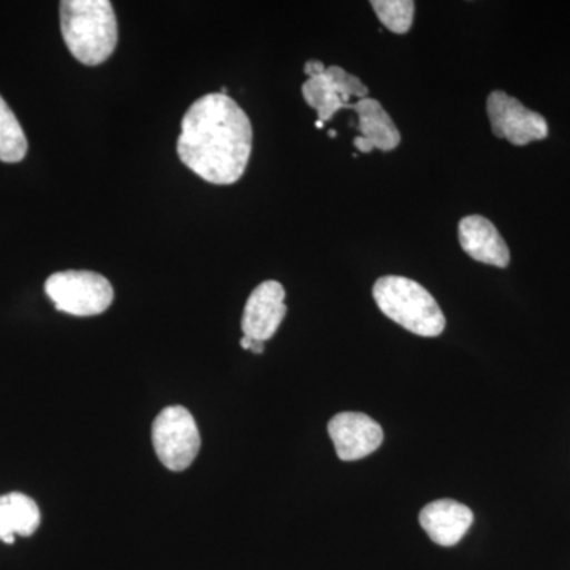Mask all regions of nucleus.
Segmentation results:
<instances>
[{
    "mask_svg": "<svg viewBox=\"0 0 570 570\" xmlns=\"http://www.w3.org/2000/svg\"><path fill=\"white\" fill-rule=\"evenodd\" d=\"M253 124L224 94H206L184 115L179 159L205 181L227 186L245 175L253 153Z\"/></svg>",
    "mask_w": 570,
    "mask_h": 570,
    "instance_id": "1",
    "label": "nucleus"
},
{
    "mask_svg": "<svg viewBox=\"0 0 570 570\" xmlns=\"http://www.w3.org/2000/svg\"><path fill=\"white\" fill-rule=\"evenodd\" d=\"M61 31L71 56L89 67L107 61L118 45V21L108 0H63Z\"/></svg>",
    "mask_w": 570,
    "mask_h": 570,
    "instance_id": "2",
    "label": "nucleus"
},
{
    "mask_svg": "<svg viewBox=\"0 0 570 570\" xmlns=\"http://www.w3.org/2000/svg\"><path fill=\"white\" fill-rule=\"evenodd\" d=\"M373 296L385 316L414 335L436 337L445 330L444 313L434 296L409 277H381L374 284Z\"/></svg>",
    "mask_w": 570,
    "mask_h": 570,
    "instance_id": "3",
    "label": "nucleus"
},
{
    "mask_svg": "<svg viewBox=\"0 0 570 570\" xmlns=\"http://www.w3.org/2000/svg\"><path fill=\"white\" fill-rule=\"evenodd\" d=\"M45 292L55 303L56 309L77 317L99 316L115 299V291L107 277L75 269L48 277Z\"/></svg>",
    "mask_w": 570,
    "mask_h": 570,
    "instance_id": "4",
    "label": "nucleus"
},
{
    "mask_svg": "<svg viewBox=\"0 0 570 570\" xmlns=\"http://www.w3.org/2000/svg\"><path fill=\"white\" fill-rule=\"evenodd\" d=\"M153 444L165 468L175 472L189 468L202 445L193 414L183 406L165 407L154 420Z\"/></svg>",
    "mask_w": 570,
    "mask_h": 570,
    "instance_id": "5",
    "label": "nucleus"
},
{
    "mask_svg": "<svg viewBox=\"0 0 570 570\" xmlns=\"http://www.w3.org/2000/svg\"><path fill=\"white\" fill-rule=\"evenodd\" d=\"M487 111L493 134L498 138H505L512 145L524 146L549 137V124L546 118L539 112L528 110L520 100L505 92H491Z\"/></svg>",
    "mask_w": 570,
    "mask_h": 570,
    "instance_id": "6",
    "label": "nucleus"
},
{
    "mask_svg": "<svg viewBox=\"0 0 570 570\" xmlns=\"http://www.w3.org/2000/svg\"><path fill=\"white\" fill-rule=\"evenodd\" d=\"M303 97L317 111L318 121L326 122L340 110H347L352 97L366 99L370 89L355 75L341 67H326L325 73L307 78L302 88Z\"/></svg>",
    "mask_w": 570,
    "mask_h": 570,
    "instance_id": "7",
    "label": "nucleus"
},
{
    "mask_svg": "<svg viewBox=\"0 0 570 570\" xmlns=\"http://www.w3.org/2000/svg\"><path fill=\"white\" fill-rule=\"evenodd\" d=\"M328 434L337 459L356 461L376 452L384 442V430L362 412H341L330 420Z\"/></svg>",
    "mask_w": 570,
    "mask_h": 570,
    "instance_id": "8",
    "label": "nucleus"
},
{
    "mask_svg": "<svg viewBox=\"0 0 570 570\" xmlns=\"http://www.w3.org/2000/svg\"><path fill=\"white\" fill-rule=\"evenodd\" d=\"M284 299V287L276 281L258 285L247 299L243 314L242 328L245 336L262 343L272 340L287 314Z\"/></svg>",
    "mask_w": 570,
    "mask_h": 570,
    "instance_id": "9",
    "label": "nucleus"
},
{
    "mask_svg": "<svg viewBox=\"0 0 570 570\" xmlns=\"http://www.w3.org/2000/svg\"><path fill=\"white\" fill-rule=\"evenodd\" d=\"M420 524L428 538L442 547H453L464 538L474 521V513L453 499H438L420 512Z\"/></svg>",
    "mask_w": 570,
    "mask_h": 570,
    "instance_id": "10",
    "label": "nucleus"
},
{
    "mask_svg": "<svg viewBox=\"0 0 570 570\" xmlns=\"http://www.w3.org/2000/svg\"><path fill=\"white\" fill-rule=\"evenodd\" d=\"M347 110L358 115V132L362 135L355 138L354 145L360 153L367 154L374 149L389 153L400 146V130L379 100L366 97L348 105Z\"/></svg>",
    "mask_w": 570,
    "mask_h": 570,
    "instance_id": "11",
    "label": "nucleus"
},
{
    "mask_svg": "<svg viewBox=\"0 0 570 570\" xmlns=\"http://www.w3.org/2000/svg\"><path fill=\"white\" fill-rule=\"evenodd\" d=\"M460 245L469 257L480 264L508 268L510 250L498 228L483 216H468L459 227Z\"/></svg>",
    "mask_w": 570,
    "mask_h": 570,
    "instance_id": "12",
    "label": "nucleus"
},
{
    "mask_svg": "<svg viewBox=\"0 0 570 570\" xmlns=\"http://www.w3.org/2000/svg\"><path fill=\"white\" fill-rule=\"evenodd\" d=\"M40 527V509L32 498L22 493L0 497V539L14 542V534L29 538Z\"/></svg>",
    "mask_w": 570,
    "mask_h": 570,
    "instance_id": "13",
    "label": "nucleus"
},
{
    "mask_svg": "<svg viewBox=\"0 0 570 570\" xmlns=\"http://www.w3.org/2000/svg\"><path fill=\"white\" fill-rule=\"evenodd\" d=\"M28 154V138L14 112L0 96V160L18 164Z\"/></svg>",
    "mask_w": 570,
    "mask_h": 570,
    "instance_id": "14",
    "label": "nucleus"
},
{
    "mask_svg": "<svg viewBox=\"0 0 570 570\" xmlns=\"http://www.w3.org/2000/svg\"><path fill=\"white\" fill-rule=\"evenodd\" d=\"M379 20L395 33H407L414 22L415 3L412 0H373Z\"/></svg>",
    "mask_w": 570,
    "mask_h": 570,
    "instance_id": "15",
    "label": "nucleus"
},
{
    "mask_svg": "<svg viewBox=\"0 0 570 570\" xmlns=\"http://www.w3.org/2000/svg\"><path fill=\"white\" fill-rule=\"evenodd\" d=\"M242 347L245 348V351L254 352V354H264L265 343H262V341L253 340V337L243 336Z\"/></svg>",
    "mask_w": 570,
    "mask_h": 570,
    "instance_id": "16",
    "label": "nucleus"
},
{
    "mask_svg": "<svg viewBox=\"0 0 570 570\" xmlns=\"http://www.w3.org/2000/svg\"><path fill=\"white\" fill-rule=\"evenodd\" d=\"M326 70V67L324 66V62L316 61H307L305 63V73L307 75V78H316L321 77V75H324Z\"/></svg>",
    "mask_w": 570,
    "mask_h": 570,
    "instance_id": "17",
    "label": "nucleus"
},
{
    "mask_svg": "<svg viewBox=\"0 0 570 570\" xmlns=\"http://www.w3.org/2000/svg\"><path fill=\"white\" fill-rule=\"evenodd\" d=\"M316 127L317 129H322V127H324V122L317 121Z\"/></svg>",
    "mask_w": 570,
    "mask_h": 570,
    "instance_id": "18",
    "label": "nucleus"
},
{
    "mask_svg": "<svg viewBox=\"0 0 570 570\" xmlns=\"http://www.w3.org/2000/svg\"><path fill=\"white\" fill-rule=\"evenodd\" d=\"M328 135H330V137H332V138H335V137H336V132H335V130H330V134H328Z\"/></svg>",
    "mask_w": 570,
    "mask_h": 570,
    "instance_id": "19",
    "label": "nucleus"
}]
</instances>
